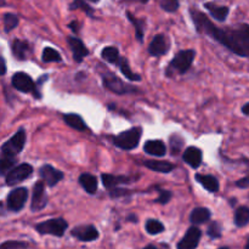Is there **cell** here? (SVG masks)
I'll return each instance as SVG.
<instances>
[{"instance_id": "cell-1", "label": "cell", "mask_w": 249, "mask_h": 249, "mask_svg": "<svg viewBox=\"0 0 249 249\" xmlns=\"http://www.w3.org/2000/svg\"><path fill=\"white\" fill-rule=\"evenodd\" d=\"M190 15L198 33L206 34L236 55L249 57V24H238L236 28H219L199 10L191 9Z\"/></svg>"}, {"instance_id": "cell-2", "label": "cell", "mask_w": 249, "mask_h": 249, "mask_svg": "<svg viewBox=\"0 0 249 249\" xmlns=\"http://www.w3.org/2000/svg\"><path fill=\"white\" fill-rule=\"evenodd\" d=\"M196 53L191 49L189 50H181L175 55V57L170 61L169 67L167 70L168 75L173 74H184L191 68L192 62L195 60Z\"/></svg>"}, {"instance_id": "cell-3", "label": "cell", "mask_w": 249, "mask_h": 249, "mask_svg": "<svg viewBox=\"0 0 249 249\" xmlns=\"http://www.w3.org/2000/svg\"><path fill=\"white\" fill-rule=\"evenodd\" d=\"M141 135H142V129L141 128H131L129 130L123 131L119 135L114 136L113 140L114 146H117L121 150L130 151L138 147L140 142Z\"/></svg>"}, {"instance_id": "cell-4", "label": "cell", "mask_w": 249, "mask_h": 249, "mask_svg": "<svg viewBox=\"0 0 249 249\" xmlns=\"http://www.w3.org/2000/svg\"><path fill=\"white\" fill-rule=\"evenodd\" d=\"M27 135L24 129H19L17 133L12 136L10 140H7L4 145L1 146V157L15 158L18 153L22 152L26 145Z\"/></svg>"}, {"instance_id": "cell-5", "label": "cell", "mask_w": 249, "mask_h": 249, "mask_svg": "<svg viewBox=\"0 0 249 249\" xmlns=\"http://www.w3.org/2000/svg\"><path fill=\"white\" fill-rule=\"evenodd\" d=\"M67 229V221L62 218L49 219V220L43 221L36 226V232L40 233V235H53L55 237H62Z\"/></svg>"}, {"instance_id": "cell-6", "label": "cell", "mask_w": 249, "mask_h": 249, "mask_svg": "<svg viewBox=\"0 0 249 249\" xmlns=\"http://www.w3.org/2000/svg\"><path fill=\"white\" fill-rule=\"evenodd\" d=\"M102 83H104V87L107 90H109V91L114 92L117 95H128L131 94V92L138 91L136 88L125 84L121 78H118L116 74H113L111 72H107L102 74Z\"/></svg>"}, {"instance_id": "cell-7", "label": "cell", "mask_w": 249, "mask_h": 249, "mask_svg": "<svg viewBox=\"0 0 249 249\" xmlns=\"http://www.w3.org/2000/svg\"><path fill=\"white\" fill-rule=\"evenodd\" d=\"M12 87L15 88L18 91L24 92V94H29V92H33L34 96L36 99H40L41 95L40 92L36 91V84H34L33 79L31 78V75H28L24 72H17L12 75L11 79Z\"/></svg>"}, {"instance_id": "cell-8", "label": "cell", "mask_w": 249, "mask_h": 249, "mask_svg": "<svg viewBox=\"0 0 249 249\" xmlns=\"http://www.w3.org/2000/svg\"><path fill=\"white\" fill-rule=\"evenodd\" d=\"M32 173H33V167L28 164V163H22V164L12 168L5 175V181H6V185H9V186H14V185H17L18 182L24 181L29 177H32Z\"/></svg>"}, {"instance_id": "cell-9", "label": "cell", "mask_w": 249, "mask_h": 249, "mask_svg": "<svg viewBox=\"0 0 249 249\" xmlns=\"http://www.w3.org/2000/svg\"><path fill=\"white\" fill-rule=\"evenodd\" d=\"M27 199H28V190L26 187H17V189L12 190L7 196V208L11 212L22 211Z\"/></svg>"}, {"instance_id": "cell-10", "label": "cell", "mask_w": 249, "mask_h": 249, "mask_svg": "<svg viewBox=\"0 0 249 249\" xmlns=\"http://www.w3.org/2000/svg\"><path fill=\"white\" fill-rule=\"evenodd\" d=\"M49 197L45 191V185L43 181H36L33 187V194H32V212H39L48 206Z\"/></svg>"}, {"instance_id": "cell-11", "label": "cell", "mask_w": 249, "mask_h": 249, "mask_svg": "<svg viewBox=\"0 0 249 249\" xmlns=\"http://www.w3.org/2000/svg\"><path fill=\"white\" fill-rule=\"evenodd\" d=\"M202 237V231L197 226H191L184 237L178 243V249H196Z\"/></svg>"}, {"instance_id": "cell-12", "label": "cell", "mask_w": 249, "mask_h": 249, "mask_svg": "<svg viewBox=\"0 0 249 249\" xmlns=\"http://www.w3.org/2000/svg\"><path fill=\"white\" fill-rule=\"evenodd\" d=\"M39 174H40L43 181L46 182V185L50 187L56 186L63 179V177H65L61 170L56 169V168L51 167L49 164L43 165L40 168V170H39Z\"/></svg>"}, {"instance_id": "cell-13", "label": "cell", "mask_w": 249, "mask_h": 249, "mask_svg": "<svg viewBox=\"0 0 249 249\" xmlns=\"http://www.w3.org/2000/svg\"><path fill=\"white\" fill-rule=\"evenodd\" d=\"M170 41L164 34H157L148 46V53L152 56H162L169 51Z\"/></svg>"}, {"instance_id": "cell-14", "label": "cell", "mask_w": 249, "mask_h": 249, "mask_svg": "<svg viewBox=\"0 0 249 249\" xmlns=\"http://www.w3.org/2000/svg\"><path fill=\"white\" fill-rule=\"evenodd\" d=\"M73 237L78 238L82 242H92L99 238V231L94 225L77 226L71 231Z\"/></svg>"}, {"instance_id": "cell-15", "label": "cell", "mask_w": 249, "mask_h": 249, "mask_svg": "<svg viewBox=\"0 0 249 249\" xmlns=\"http://www.w3.org/2000/svg\"><path fill=\"white\" fill-rule=\"evenodd\" d=\"M67 41L73 53V58H74L75 62H82L89 53V50L85 48L84 43L79 38H75V36H68Z\"/></svg>"}, {"instance_id": "cell-16", "label": "cell", "mask_w": 249, "mask_h": 249, "mask_svg": "<svg viewBox=\"0 0 249 249\" xmlns=\"http://www.w3.org/2000/svg\"><path fill=\"white\" fill-rule=\"evenodd\" d=\"M182 160L187 163L191 168L197 169L199 165L202 164V160H203V155H202V151L198 147H187L185 150L184 155H182Z\"/></svg>"}, {"instance_id": "cell-17", "label": "cell", "mask_w": 249, "mask_h": 249, "mask_svg": "<svg viewBox=\"0 0 249 249\" xmlns=\"http://www.w3.org/2000/svg\"><path fill=\"white\" fill-rule=\"evenodd\" d=\"M204 7L208 10L211 16L219 22H225L226 17L229 16V12H230V9H229L228 6L216 5L214 4V2H206V4H204Z\"/></svg>"}, {"instance_id": "cell-18", "label": "cell", "mask_w": 249, "mask_h": 249, "mask_svg": "<svg viewBox=\"0 0 249 249\" xmlns=\"http://www.w3.org/2000/svg\"><path fill=\"white\" fill-rule=\"evenodd\" d=\"M143 150L146 153L151 156H156V157H162L167 152V147H165L164 142L160 140H148L143 146Z\"/></svg>"}, {"instance_id": "cell-19", "label": "cell", "mask_w": 249, "mask_h": 249, "mask_svg": "<svg viewBox=\"0 0 249 249\" xmlns=\"http://www.w3.org/2000/svg\"><path fill=\"white\" fill-rule=\"evenodd\" d=\"M104 186L108 190L117 189L119 185L128 184L129 178L123 177V175H112V174H102L101 175Z\"/></svg>"}, {"instance_id": "cell-20", "label": "cell", "mask_w": 249, "mask_h": 249, "mask_svg": "<svg viewBox=\"0 0 249 249\" xmlns=\"http://www.w3.org/2000/svg\"><path fill=\"white\" fill-rule=\"evenodd\" d=\"M63 121L65 123L67 124L68 126H71L72 129L78 131H87L88 130V126L85 124L84 119L79 116V114H75V113H67V114H63Z\"/></svg>"}, {"instance_id": "cell-21", "label": "cell", "mask_w": 249, "mask_h": 249, "mask_svg": "<svg viewBox=\"0 0 249 249\" xmlns=\"http://www.w3.org/2000/svg\"><path fill=\"white\" fill-rule=\"evenodd\" d=\"M79 184L89 195H95L97 191V179L89 173H83L79 177Z\"/></svg>"}, {"instance_id": "cell-22", "label": "cell", "mask_w": 249, "mask_h": 249, "mask_svg": "<svg viewBox=\"0 0 249 249\" xmlns=\"http://www.w3.org/2000/svg\"><path fill=\"white\" fill-rule=\"evenodd\" d=\"M211 216L212 213L208 208L198 207V208H195L194 211H192L191 215H190V221H191L194 225H201V224L209 221Z\"/></svg>"}, {"instance_id": "cell-23", "label": "cell", "mask_w": 249, "mask_h": 249, "mask_svg": "<svg viewBox=\"0 0 249 249\" xmlns=\"http://www.w3.org/2000/svg\"><path fill=\"white\" fill-rule=\"evenodd\" d=\"M145 167H147L148 169L153 170V172L157 173H163V174H168V173L172 172L174 169V164H172L170 162H165V160H145Z\"/></svg>"}, {"instance_id": "cell-24", "label": "cell", "mask_w": 249, "mask_h": 249, "mask_svg": "<svg viewBox=\"0 0 249 249\" xmlns=\"http://www.w3.org/2000/svg\"><path fill=\"white\" fill-rule=\"evenodd\" d=\"M11 50L17 60H26L27 55H28L29 53V44L27 43V41L15 39V40L12 41Z\"/></svg>"}, {"instance_id": "cell-25", "label": "cell", "mask_w": 249, "mask_h": 249, "mask_svg": "<svg viewBox=\"0 0 249 249\" xmlns=\"http://www.w3.org/2000/svg\"><path fill=\"white\" fill-rule=\"evenodd\" d=\"M196 180L204 187L206 190H208L209 192H218L219 191V181L213 175H196Z\"/></svg>"}, {"instance_id": "cell-26", "label": "cell", "mask_w": 249, "mask_h": 249, "mask_svg": "<svg viewBox=\"0 0 249 249\" xmlns=\"http://www.w3.org/2000/svg\"><path fill=\"white\" fill-rule=\"evenodd\" d=\"M117 66L119 67L121 72L123 73V75H125L129 80H131V82H140L141 80L140 75L131 71L130 66H129V61L125 57H121V60L118 61Z\"/></svg>"}, {"instance_id": "cell-27", "label": "cell", "mask_w": 249, "mask_h": 249, "mask_svg": "<svg viewBox=\"0 0 249 249\" xmlns=\"http://www.w3.org/2000/svg\"><path fill=\"white\" fill-rule=\"evenodd\" d=\"M101 57L104 58L106 62L117 65L118 61L121 60L122 56L119 55L118 48H116V46H106V48L101 51Z\"/></svg>"}, {"instance_id": "cell-28", "label": "cell", "mask_w": 249, "mask_h": 249, "mask_svg": "<svg viewBox=\"0 0 249 249\" xmlns=\"http://www.w3.org/2000/svg\"><path fill=\"white\" fill-rule=\"evenodd\" d=\"M126 16H128L129 21L134 24L135 27V33H136V38L140 43H142L143 40V34H145V21L143 19L138 18L134 15H131V12L126 11Z\"/></svg>"}, {"instance_id": "cell-29", "label": "cell", "mask_w": 249, "mask_h": 249, "mask_svg": "<svg viewBox=\"0 0 249 249\" xmlns=\"http://www.w3.org/2000/svg\"><path fill=\"white\" fill-rule=\"evenodd\" d=\"M249 223V208L246 206L240 207L235 212V224L238 228H243Z\"/></svg>"}, {"instance_id": "cell-30", "label": "cell", "mask_w": 249, "mask_h": 249, "mask_svg": "<svg viewBox=\"0 0 249 249\" xmlns=\"http://www.w3.org/2000/svg\"><path fill=\"white\" fill-rule=\"evenodd\" d=\"M145 229L150 235H158V233H162L164 231V225L157 219H148L146 221Z\"/></svg>"}, {"instance_id": "cell-31", "label": "cell", "mask_w": 249, "mask_h": 249, "mask_svg": "<svg viewBox=\"0 0 249 249\" xmlns=\"http://www.w3.org/2000/svg\"><path fill=\"white\" fill-rule=\"evenodd\" d=\"M19 19L18 17L16 16L15 14H10V12H7V14L4 15V17H2V23H4V31L6 32H10L12 31V29H15L17 27V24H18Z\"/></svg>"}, {"instance_id": "cell-32", "label": "cell", "mask_w": 249, "mask_h": 249, "mask_svg": "<svg viewBox=\"0 0 249 249\" xmlns=\"http://www.w3.org/2000/svg\"><path fill=\"white\" fill-rule=\"evenodd\" d=\"M62 60L61 57L60 53L57 50L53 48H45L43 50V61L46 63H50V62H60Z\"/></svg>"}, {"instance_id": "cell-33", "label": "cell", "mask_w": 249, "mask_h": 249, "mask_svg": "<svg viewBox=\"0 0 249 249\" xmlns=\"http://www.w3.org/2000/svg\"><path fill=\"white\" fill-rule=\"evenodd\" d=\"M70 9L71 10H77V9L83 10V11H84L87 15H89L90 17L94 16V9H92V7L88 4V2H85L84 0H74L73 2H71Z\"/></svg>"}, {"instance_id": "cell-34", "label": "cell", "mask_w": 249, "mask_h": 249, "mask_svg": "<svg viewBox=\"0 0 249 249\" xmlns=\"http://www.w3.org/2000/svg\"><path fill=\"white\" fill-rule=\"evenodd\" d=\"M16 160L15 158H7V157H1L0 160V173L2 175H6L10 170L14 168Z\"/></svg>"}, {"instance_id": "cell-35", "label": "cell", "mask_w": 249, "mask_h": 249, "mask_svg": "<svg viewBox=\"0 0 249 249\" xmlns=\"http://www.w3.org/2000/svg\"><path fill=\"white\" fill-rule=\"evenodd\" d=\"M180 6L179 0H160V7L167 12L178 11Z\"/></svg>"}, {"instance_id": "cell-36", "label": "cell", "mask_w": 249, "mask_h": 249, "mask_svg": "<svg viewBox=\"0 0 249 249\" xmlns=\"http://www.w3.org/2000/svg\"><path fill=\"white\" fill-rule=\"evenodd\" d=\"M207 235L211 238H220L221 237V226L219 225V223L213 221L211 225L207 229Z\"/></svg>"}, {"instance_id": "cell-37", "label": "cell", "mask_w": 249, "mask_h": 249, "mask_svg": "<svg viewBox=\"0 0 249 249\" xmlns=\"http://www.w3.org/2000/svg\"><path fill=\"white\" fill-rule=\"evenodd\" d=\"M28 243L19 242V241H7L1 245L0 249H27L28 248Z\"/></svg>"}, {"instance_id": "cell-38", "label": "cell", "mask_w": 249, "mask_h": 249, "mask_svg": "<svg viewBox=\"0 0 249 249\" xmlns=\"http://www.w3.org/2000/svg\"><path fill=\"white\" fill-rule=\"evenodd\" d=\"M173 194L170 191H167V190H160V196L158 198L156 199V203H160V204H167L168 202L172 199Z\"/></svg>"}, {"instance_id": "cell-39", "label": "cell", "mask_w": 249, "mask_h": 249, "mask_svg": "<svg viewBox=\"0 0 249 249\" xmlns=\"http://www.w3.org/2000/svg\"><path fill=\"white\" fill-rule=\"evenodd\" d=\"M236 186L241 187V189H246V187L249 186V175L248 177L243 178V179H240L236 181Z\"/></svg>"}, {"instance_id": "cell-40", "label": "cell", "mask_w": 249, "mask_h": 249, "mask_svg": "<svg viewBox=\"0 0 249 249\" xmlns=\"http://www.w3.org/2000/svg\"><path fill=\"white\" fill-rule=\"evenodd\" d=\"M68 27H70L74 33H78V31H79V23H78V21L71 22V23L68 24Z\"/></svg>"}, {"instance_id": "cell-41", "label": "cell", "mask_w": 249, "mask_h": 249, "mask_svg": "<svg viewBox=\"0 0 249 249\" xmlns=\"http://www.w3.org/2000/svg\"><path fill=\"white\" fill-rule=\"evenodd\" d=\"M241 111H242V113L246 114V116H249V102H247V104L242 107Z\"/></svg>"}, {"instance_id": "cell-42", "label": "cell", "mask_w": 249, "mask_h": 249, "mask_svg": "<svg viewBox=\"0 0 249 249\" xmlns=\"http://www.w3.org/2000/svg\"><path fill=\"white\" fill-rule=\"evenodd\" d=\"M1 67H2L1 74L4 75L5 73H6V63H5V60H4V57H1Z\"/></svg>"}, {"instance_id": "cell-43", "label": "cell", "mask_w": 249, "mask_h": 249, "mask_svg": "<svg viewBox=\"0 0 249 249\" xmlns=\"http://www.w3.org/2000/svg\"><path fill=\"white\" fill-rule=\"evenodd\" d=\"M124 1H130V2H141V4H146L150 0H124Z\"/></svg>"}, {"instance_id": "cell-44", "label": "cell", "mask_w": 249, "mask_h": 249, "mask_svg": "<svg viewBox=\"0 0 249 249\" xmlns=\"http://www.w3.org/2000/svg\"><path fill=\"white\" fill-rule=\"evenodd\" d=\"M143 249H160V248H157V247H156V246L150 245V246H146V247L143 248Z\"/></svg>"}, {"instance_id": "cell-45", "label": "cell", "mask_w": 249, "mask_h": 249, "mask_svg": "<svg viewBox=\"0 0 249 249\" xmlns=\"http://www.w3.org/2000/svg\"><path fill=\"white\" fill-rule=\"evenodd\" d=\"M246 249H249V238H248V242H247V245H246Z\"/></svg>"}, {"instance_id": "cell-46", "label": "cell", "mask_w": 249, "mask_h": 249, "mask_svg": "<svg viewBox=\"0 0 249 249\" xmlns=\"http://www.w3.org/2000/svg\"><path fill=\"white\" fill-rule=\"evenodd\" d=\"M89 1H91V2H99L100 0H89Z\"/></svg>"}, {"instance_id": "cell-47", "label": "cell", "mask_w": 249, "mask_h": 249, "mask_svg": "<svg viewBox=\"0 0 249 249\" xmlns=\"http://www.w3.org/2000/svg\"><path fill=\"white\" fill-rule=\"evenodd\" d=\"M219 249H230V248H228V247H223V248H219Z\"/></svg>"}]
</instances>
